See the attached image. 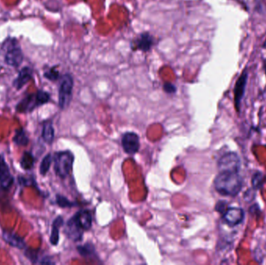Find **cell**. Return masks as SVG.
<instances>
[{
    "label": "cell",
    "mask_w": 266,
    "mask_h": 265,
    "mask_svg": "<svg viewBox=\"0 0 266 265\" xmlns=\"http://www.w3.org/2000/svg\"><path fill=\"white\" fill-rule=\"evenodd\" d=\"M214 187L221 195L235 197L242 188V178L239 172L221 171L215 178Z\"/></svg>",
    "instance_id": "obj_1"
},
{
    "label": "cell",
    "mask_w": 266,
    "mask_h": 265,
    "mask_svg": "<svg viewBox=\"0 0 266 265\" xmlns=\"http://www.w3.org/2000/svg\"><path fill=\"white\" fill-rule=\"evenodd\" d=\"M2 51L4 52V59L7 65L17 68L22 63L24 56L20 44L16 39L6 40L2 45Z\"/></svg>",
    "instance_id": "obj_2"
},
{
    "label": "cell",
    "mask_w": 266,
    "mask_h": 265,
    "mask_svg": "<svg viewBox=\"0 0 266 265\" xmlns=\"http://www.w3.org/2000/svg\"><path fill=\"white\" fill-rule=\"evenodd\" d=\"M74 157L70 151L56 152L54 156V169L57 176L66 178L71 171Z\"/></svg>",
    "instance_id": "obj_3"
},
{
    "label": "cell",
    "mask_w": 266,
    "mask_h": 265,
    "mask_svg": "<svg viewBox=\"0 0 266 265\" xmlns=\"http://www.w3.org/2000/svg\"><path fill=\"white\" fill-rule=\"evenodd\" d=\"M49 100L50 95L47 92L38 91L25 97L18 103L16 109L19 112H28L33 111L36 107L48 103Z\"/></svg>",
    "instance_id": "obj_4"
},
{
    "label": "cell",
    "mask_w": 266,
    "mask_h": 265,
    "mask_svg": "<svg viewBox=\"0 0 266 265\" xmlns=\"http://www.w3.org/2000/svg\"><path fill=\"white\" fill-rule=\"evenodd\" d=\"M74 89V79L70 74L62 75L59 90V103L62 109H66L70 105Z\"/></svg>",
    "instance_id": "obj_5"
},
{
    "label": "cell",
    "mask_w": 266,
    "mask_h": 265,
    "mask_svg": "<svg viewBox=\"0 0 266 265\" xmlns=\"http://www.w3.org/2000/svg\"><path fill=\"white\" fill-rule=\"evenodd\" d=\"M218 168L221 171L239 172L240 168V160L235 152H227L223 155L218 162Z\"/></svg>",
    "instance_id": "obj_6"
},
{
    "label": "cell",
    "mask_w": 266,
    "mask_h": 265,
    "mask_svg": "<svg viewBox=\"0 0 266 265\" xmlns=\"http://www.w3.org/2000/svg\"><path fill=\"white\" fill-rule=\"evenodd\" d=\"M121 146L127 154H135L140 147L139 135L133 132H125L121 138Z\"/></svg>",
    "instance_id": "obj_7"
},
{
    "label": "cell",
    "mask_w": 266,
    "mask_h": 265,
    "mask_svg": "<svg viewBox=\"0 0 266 265\" xmlns=\"http://www.w3.org/2000/svg\"><path fill=\"white\" fill-rule=\"evenodd\" d=\"M222 218L229 226L235 227L244 221V210L236 207H231L225 210V212L222 213Z\"/></svg>",
    "instance_id": "obj_8"
},
{
    "label": "cell",
    "mask_w": 266,
    "mask_h": 265,
    "mask_svg": "<svg viewBox=\"0 0 266 265\" xmlns=\"http://www.w3.org/2000/svg\"><path fill=\"white\" fill-rule=\"evenodd\" d=\"M155 44V38L149 33H143L133 41L132 47L133 50H139L142 52H149Z\"/></svg>",
    "instance_id": "obj_9"
},
{
    "label": "cell",
    "mask_w": 266,
    "mask_h": 265,
    "mask_svg": "<svg viewBox=\"0 0 266 265\" xmlns=\"http://www.w3.org/2000/svg\"><path fill=\"white\" fill-rule=\"evenodd\" d=\"M13 177L3 157L0 156V188L6 190L13 184Z\"/></svg>",
    "instance_id": "obj_10"
},
{
    "label": "cell",
    "mask_w": 266,
    "mask_h": 265,
    "mask_svg": "<svg viewBox=\"0 0 266 265\" xmlns=\"http://www.w3.org/2000/svg\"><path fill=\"white\" fill-rule=\"evenodd\" d=\"M247 79H248V74L246 72H244L240 78L237 79L236 85H235V106L236 110H240V103L244 97V91H245V87H246Z\"/></svg>",
    "instance_id": "obj_11"
},
{
    "label": "cell",
    "mask_w": 266,
    "mask_h": 265,
    "mask_svg": "<svg viewBox=\"0 0 266 265\" xmlns=\"http://www.w3.org/2000/svg\"><path fill=\"white\" fill-rule=\"evenodd\" d=\"M74 218L78 226L84 231L89 230L91 228L92 216L88 210H80L75 214Z\"/></svg>",
    "instance_id": "obj_12"
},
{
    "label": "cell",
    "mask_w": 266,
    "mask_h": 265,
    "mask_svg": "<svg viewBox=\"0 0 266 265\" xmlns=\"http://www.w3.org/2000/svg\"><path fill=\"white\" fill-rule=\"evenodd\" d=\"M66 234L68 237L73 239L74 241H79L83 237V233L84 230H82L78 224L75 222L74 218H71L67 223H66Z\"/></svg>",
    "instance_id": "obj_13"
},
{
    "label": "cell",
    "mask_w": 266,
    "mask_h": 265,
    "mask_svg": "<svg viewBox=\"0 0 266 265\" xmlns=\"http://www.w3.org/2000/svg\"><path fill=\"white\" fill-rule=\"evenodd\" d=\"M31 77V69L29 67L23 68L22 70H20V73H19L17 78L14 81V87H16L17 89H21L26 83L29 82Z\"/></svg>",
    "instance_id": "obj_14"
},
{
    "label": "cell",
    "mask_w": 266,
    "mask_h": 265,
    "mask_svg": "<svg viewBox=\"0 0 266 265\" xmlns=\"http://www.w3.org/2000/svg\"><path fill=\"white\" fill-rule=\"evenodd\" d=\"M2 236L5 241L14 248H20V249L25 248V242L24 241V239L20 238L19 236L13 234L12 232H4Z\"/></svg>",
    "instance_id": "obj_15"
},
{
    "label": "cell",
    "mask_w": 266,
    "mask_h": 265,
    "mask_svg": "<svg viewBox=\"0 0 266 265\" xmlns=\"http://www.w3.org/2000/svg\"><path fill=\"white\" fill-rule=\"evenodd\" d=\"M63 225V219L61 216L56 218L52 224V234L50 242L52 245H57L59 240V228Z\"/></svg>",
    "instance_id": "obj_16"
},
{
    "label": "cell",
    "mask_w": 266,
    "mask_h": 265,
    "mask_svg": "<svg viewBox=\"0 0 266 265\" xmlns=\"http://www.w3.org/2000/svg\"><path fill=\"white\" fill-rule=\"evenodd\" d=\"M42 138L44 139L45 143L51 144L55 139V130H54L52 123L48 121L44 123L42 130Z\"/></svg>",
    "instance_id": "obj_17"
},
{
    "label": "cell",
    "mask_w": 266,
    "mask_h": 265,
    "mask_svg": "<svg viewBox=\"0 0 266 265\" xmlns=\"http://www.w3.org/2000/svg\"><path fill=\"white\" fill-rule=\"evenodd\" d=\"M266 177L262 172L254 173L251 179V184L254 190L260 189L266 182Z\"/></svg>",
    "instance_id": "obj_18"
},
{
    "label": "cell",
    "mask_w": 266,
    "mask_h": 265,
    "mask_svg": "<svg viewBox=\"0 0 266 265\" xmlns=\"http://www.w3.org/2000/svg\"><path fill=\"white\" fill-rule=\"evenodd\" d=\"M34 159L30 152H24L21 161H20V165L24 170H30L34 166Z\"/></svg>",
    "instance_id": "obj_19"
},
{
    "label": "cell",
    "mask_w": 266,
    "mask_h": 265,
    "mask_svg": "<svg viewBox=\"0 0 266 265\" xmlns=\"http://www.w3.org/2000/svg\"><path fill=\"white\" fill-rule=\"evenodd\" d=\"M77 250L80 255L84 257H91L92 255H93L95 253L94 246L92 244H89V243L84 244V245L79 246Z\"/></svg>",
    "instance_id": "obj_20"
},
{
    "label": "cell",
    "mask_w": 266,
    "mask_h": 265,
    "mask_svg": "<svg viewBox=\"0 0 266 265\" xmlns=\"http://www.w3.org/2000/svg\"><path fill=\"white\" fill-rule=\"evenodd\" d=\"M28 140L29 139H28V135L23 130L17 131L14 137V143H16L17 146H20V147L26 146L28 143Z\"/></svg>",
    "instance_id": "obj_21"
},
{
    "label": "cell",
    "mask_w": 266,
    "mask_h": 265,
    "mask_svg": "<svg viewBox=\"0 0 266 265\" xmlns=\"http://www.w3.org/2000/svg\"><path fill=\"white\" fill-rule=\"evenodd\" d=\"M52 155L48 154L44 157L40 165V173L42 175H45V174L48 173L50 169V166H51V164H52Z\"/></svg>",
    "instance_id": "obj_22"
},
{
    "label": "cell",
    "mask_w": 266,
    "mask_h": 265,
    "mask_svg": "<svg viewBox=\"0 0 266 265\" xmlns=\"http://www.w3.org/2000/svg\"><path fill=\"white\" fill-rule=\"evenodd\" d=\"M56 202H57V204L61 208H71V207L74 206L73 202L68 200L66 197L62 195H57V197H56Z\"/></svg>",
    "instance_id": "obj_23"
},
{
    "label": "cell",
    "mask_w": 266,
    "mask_h": 265,
    "mask_svg": "<svg viewBox=\"0 0 266 265\" xmlns=\"http://www.w3.org/2000/svg\"><path fill=\"white\" fill-rule=\"evenodd\" d=\"M44 77L49 79L51 81H56L59 77V73L55 69H51L44 74Z\"/></svg>",
    "instance_id": "obj_24"
},
{
    "label": "cell",
    "mask_w": 266,
    "mask_h": 265,
    "mask_svg": "<svg viewBox=\"0 0 266 265\" xmlns=\"http://www.w3.org/2000/svg\"><path fill=\"white\" fill-rule=\"evenodd\" d=\"M163 90L167 93H175L177 90L176 87L171 83H165L163 84Z\"/></svg>",
    "instance_id": "obj_25"
},
{
    "label": "cell",
    "mask_w": 266,
    "mask_h": 265,
    "mask_svg": "<svg viewBox=\"0 0 266 265\" xmlns=\"http://www.w3.org/2000/svg\"><path fill=\"white\" fill-rule=\"evenodd\" d=\"M216 210L218 211L219 212L223 213L225 212V202H219L216 206Z\"/></svg>",
    "instance_id": "obj_26"
},
{
    "label": "cell",
    "mask_w": 266,
    "mask_h": 265,
    "mask_svg": "<svg viewBox=\"0 0 266 265\" xmlns=\"http://www.w3.org/2000/svg\"><path fill=\"white\" fill-rule=\"evenodd\" d=\"M264 46H265V48H266V42H265Z\"/></svg>",
    "instance_id": "obj_27"
},
{
    "label": "cell",
    "mask_w": 266,
    "mask_h": 265,
    "mask_svg": "<svg viewBox=\"0 0 266 265\" xmlns=\"http://www.w3.org/2000/svg\"></svg>",
    "instance_id": "obj_28"
}]
</instances>
